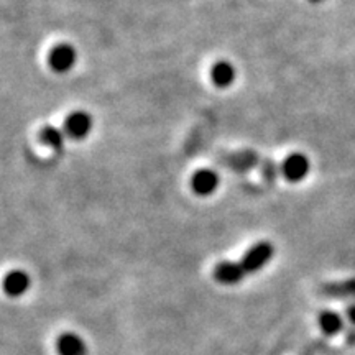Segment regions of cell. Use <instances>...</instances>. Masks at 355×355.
<instances>
[{
    "instance_id": "1",
    "label": "cell",
    "mask_w": 355,
    "mask_h": 355,
    "mask_svg": "<svg viewBox=\"0 0 355 355\" xmlns=\"http://www.w3.org/2000/svg\"><path fill=\"white\" fill-rule=\"evenodd\" d=\"M275 255V247L272 242L261 241L259 243H255L254 247H250L248 250L243 254L241 263L245 270V273H257L260 272L261 268H265L266 265L270 263V260L273 259Z\"/></svg>"
},
{
    "instance_id": "2",
    "label": "cell",
    "mask_w": 355,
    "mask_h": 355,
    "mask_svg": "<svg viewBox=\"0 0 355 355\" xmlns=\"http://www.w3.org/2000/svg\"><path fill=\"white\" fill-rule=\"evenodd\" d=\"M78 61V51L73 44L60 43L48 53V66L58 74L69 73Z\"/></svg>"
},
{
    "instance_id": "3",
    "label": "cell",
    "mask_w": 355,
    "mask_h": 355,
    "mask_svg": "<svg viewBox=\"0 0 355 355\" xmlns=\"http://www.w3.org/2000/svg\"><path fill=\"white\" fill-rule=\"evenodd\" d=\"M92 125H94V121L86 110H76L66 117L63 130L71 140H84L91 133Z\"/></svg>"
},
{
    "instance_id": "4",
    "label": "cell",
    "mask_w": 355,
    "mask_h": 355,
    "mask_svg": "<svg viewBox=\"0 0 355 355\" xmlns=\"http://www.w3.org/2000/svg\"><path fill=\"white\" fill-rule=\"evenodd\" d=\"M309 170H311V163L308 157L300 152L288 155L282 165L283 176H285L290 183H300V181H303L304 178L309 175Z\"/></svg>"
},
{
    "instance_id": "5",
    "label": "cell",
    "mask_w": 355,
    "mask_h": 355,
    "mask_svg": "<svg viewBox=\"0 0 355 355\" xmlns=\"http://www.w3.org/2000/svg\"><path fill=\"white\" fill-rule=\"evenodd\" d=\"M191 188L198 196H211L219 188V175L214 170H209V168H202L191 178Z\"/></svg>"
},
{
    "instance_id": "6",
    "label": "cell",
    "mask_w": 355,
    "mask_h": 355,
    "mask_svg": "<svg viewBox=\"0 0 355 355\" xmlns=\"http://www.w3.org/2000/svg\"><path fill=\"white\" fill-rule=\"evenodd\" d=\"M30 285H32V279H30V275L24 272V270H12V272H8L3 277L2 282L3 293L10 296V298L24 296L30 290Z\"/></svg>"
},
{
    "instance_id": "7",
    "label": "cell",
    "mask_w": 355,
    "mask_h": 355,
    "mask_svg": "<svg viewBox=\"0 0 355 355\" xmlns=\"http://www.w3.org/2000/svg\"><path fill=\"white\" fill-rule=\"evenodd\" d=\"M245 275L247 273L241 261H220L214 268L216 282L225 286L237 285L245 278Z\"/></svg>"
},
{
    "instance_id": "8",
    "label": "cell",
    "mask_w": 355,
    "mask_h": 355,
    "mask_svg": "<svg viewBox=\"0 0 355 355\" xmlns=\"http://www.w3.org/2000/svg\"><path fill=\"white\" fill-rule=\"evenodd\" d=\"M56 350L60 355H87L86 343L74 332H64L58 337Z\"/></svg>"
},
{
    "instance_id": "9",
    "label": "cell",
    "mask_w": 355,
    "mask_h": 355,
    "mask_svg": "<svg viewBox=\"0 0 355 355\" xmlns=\"http://www.w3.org/2000/svg\"><path fill=\"white\" fill-rule=\"evenodd\" d=\"M235 78H237V71H235L234 64L230 61L220 60L211 68V81L216 87L225 89L232 86L235 83Z\"/></svg>"
},
{
    "instance_id": "10",
    "label": "cell",
    "mask_w": 355,
    "mask_h": 355,
    "mask_svg": "<svg viewBox=\"0 0 355 355\" xmlns=\"http://www.w3.org/2000/svg\"><path fill=\"white\" fill-rule=\"evenodd\" d=\"M64 139H66V133L64 130H60L56 127H43L40 130V140L43 141L44 145L50 146L53 150H61L64 146Z\"/></svg>"
},
{
    "instance_id": "11",
    "label": "cell",
    "mask_w": 355,
    "mask_h": 355,
    "mask_svg": "<svg viewBox=\"0 0 355 355\" xmlns=\"http://www.w3.org/2000/svg\"><path fill=\"white\" fill-rule=\"evenodd\" d=\"M322 293L329 296H337V298H340V296H355V279L331 283V285L324 286Z\"/></svg>"
},
{
    "instance_id": "12",
    "label": "cell",
    "mask_w": 355,
    "mask_h": 355,
    "mask_svg": "<svg viewBox=\"0 0 355 355\" xmlns=\"http://www.w3.org/2000/svg\"><path fill=\"white\" fill-rule=\"evenodd\" d=\"M319 324H321L322 331L329 336L343 329V319L337 316L336 313H331V311H324L321 318H319Z\"/></svg>"
},
{
    "instance_id": "13",
    "label": "cell",
    "mask_w": 355,
    "mask_h": 355,
    "mask_svg": "<svg viewBox=\"0 0 355 355\" xmlns=\"http://www.w3.org/2000/svg\"><path fill=\"white\" fill-rule=\"evenodd\" d=\"M311 3H321V2H324V0H309Z\"/></svg>"
}]
</instances>
